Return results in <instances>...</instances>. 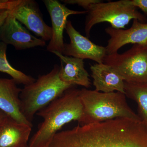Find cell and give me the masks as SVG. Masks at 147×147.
Segmentation results:
<instances>
[{"label":"cell","instance_id":"cell-1","mask_svg":"<svg viewBox=\"0 0 147 147\" xmlns=\"http://www.w3.org/2000/svg\"><path fill=\"white\" fill-rule=\"evenodd\" d=\"M45 147H147V125L119 118L58 132Z\"/></svg>","mask_w":147,"mask_h":147},{"label":"cell","instance_id":"cell-2","mask_svg":"<svg viewBox=\"0 0 147 147\" xmlns=\"http://www.w3.org/2000/svg\"><path fill=\"white\" fill-rule=\"evenodd\" d=\"M73 87L36 113L43 121L31 138L29 147H45L66 124L73 121L79 123L83 115V106L80 90Z\"/></svg>","mask_w":147,"mask_h":147},{"label":"cell","instance_id":"cell-3","mask_svg":"<svg viewBox=\"0 0 147 147\" xmlns=\"http://www.w3.org/2000/svg\"><path fill=\"white\" fill-rule=\"evenodd\" d=\"M80 96L83 106L81 125L119 118L142 120L129 107L122 93H104L84 88L80 90Z\"/></svg>","mask_w":147,"mask_h":147},{"label":"cell","instance_id":"cell-4","mask_svg":"<svg viewBox=\"0 0 147 147\" xmlns=\"http://www.w3.org/2000/svg\"><path fill=\"white\" fill-rule=\"evenodd\" d=\"M60 68L59 66L55 65L49 73L39 75L34 82L24 86L21 90V112L31 123L38 112L74 87L61 80L59 76Z\"/></svg>","mask_w":147,"mask_h":147},{"label":"cell","instance_id":"cell-5","mask_svg":"<svg viewBox=\"0 0 147 147\" xmlns=\"http://www.w3.org/2000/svg\"><path fill=\"white\" fill-rule=\"evenodd\" d=\"M85 24V32L89 37L95 25L108 22L111 27L117 29H124L132 19H137L146 23V17L139 12L132 4L131 0L99 3L93 4L88 9Z\"/></svg>","mask_w":147,"mask_h":147},{"label":"cell","instance_id":"cell-6","mask_svg":"<svg viewBox=\"0 0 147 147\" xmlns=\"http://www.w3.org/2000/svg\"><path fill=\"white\" fill-rule=\"evenodd\" d=\"M103 63L112 67L125 82L147 85V45L134 44L123 53L107 55Z\"/></svg>","mask_w":147,"mask_h":147},{"label":"cell","instance_id":"cell-7","mask_svg":"<svg viewBox=\"0 0 147 147\" xmlns=\"http://www.w3.org/2000/svg\"><path fill=\"white\" fill-rule=\"evenodd\" d=\"M65 30L70 42L65 43L62 54L84 60H91L96 63H103L107 55L105 47L95 44L88 38L82 35L76 30L71 21H67Z\"/></svg>","mask_w":147,"mask_h":147},{"label":"cell","instance_id":"cell-8","mask_svg":"<svg viewBox=\"0 0 147 147\" xmlns=\"http://www.w3.org/2000/svg\"><path fill=\"white\" fill-rule=\"evenodd\" d=\"M50 14L52 23V37L47 46L49 52H57L63 54L65 43L63 32L68 20L71 15L87 13L86 11H76L69 9L57 0L42 1Z\"/></svg>","mask_w":147,"mask_h":147},{"label":"cell","instance_id":"cell-9","mask_svg":"<svg viewBox=\"0 0 147 147\" xmlns=\"http://www.w3.org/2000/svg\"><path fill=\"white\" fill-rule=\"evenodd\" d=\"M9 13L29 31L45 41H50L52 28L45 23L38 5L33 0H20Z\"/></svg>","mask_w":147,"mask_h":147},{"label":"cell","instance_id":"cell-10","mask_svg":"<svg viewBox=\"0 0 147 147\" xmlns=\"http://www.w3.org/2000/svg\"><path fill=\"white\" fill-rule=\"evenodd\" d=\"M0 41L7 45H12L17 50L46 45L45 41L31 34L9 13L0 29Z\"/></svg>","mask_w":147,"mask_h":147},{"label":"cell","instance_id":"cell-11","mask_svg":"<svg viewBox=\"0 0 147 147\" xmlns=\"http://www.w3.org/2000/svg\"><path fill=\"white\" fill-rule=\"evenodd\" d=\"M110 37L105 47L107 55L118 53L122 47L127 44L147 45V23L134 19L129 28L117 29L111 27L105 29Z\"/></svg>","mask_w":147,"mask_h":147},{"label":"cell","instance_id":"cell-12","mask_svg":"<svg viewBox=\"0 0 147 147\" xmlns=\"http://www.w3.org/2000/svg\"><path fill=\"white\" fill-rule=\"evenodd\" d=\"M13 79L0 78V111L14 120L33 127L22 114L20 94L21 89Z\"/></svg>","mask_w":147,"mask_h":147},{"label":"cell","instance_id":"cell-13","mask_svg":"<svg viewBox=\"0 0 147 147\" xmlns=\"http://www.w3.org/2000/svg\"><path fill=\"white\" fill-rule=\"evenodd\" d=\"M60 60L59 76L62 82L74 86L76 85L88 88L91 85L90 75L84 67V60L65 56L53 52Z\"/></svg>","mask_w":147,"mask_h":147},{"label":"cell","instance_id":"cell-14","mask_svg":"<svg viewBox=\"0 0 147 147\" xmlns=\"http://www.w3.org/2000/svg\"><path fill=\"white\" fill-rule=\"evenodd\" d=\"M90 68L95 90L104 93L118 92L125 94L124 81L112 67L96 63L91 65Z\"/></svg>","mask_w":147,"mask_h":147},{"label":"cell","instance_id":"cell-15","mask_svg":"<svg viewBox=\"0 0 147 147\" xmlns=\"http://www.w3.org/2000/svg\"><path fill=\"white\" fill-rule=\"evenodd\" d=\"M32 127L7 116L0 127V147H29Z\"/></svg>","mask_w":147,"mask_h":147},{"label":"cell","instance_id":"cell-16","mask_svg":"<svg viewBox=\"0 0 147 147\" xmlns=\"http://www.w3.org/2000/svg\"><path fill=\"white\" fill-rule=\"evenodd\" d=\"M125 95L137 102L139 117L147 125V85L124 82Z\"/></svg>","mask_w":147,"mask_h":147},{"label":"cell","instance_id":"cell-17","mask_svg":"<svg viewBox=\"0 0 147 147\" xmlns=\"http://www.w3.org/2000/svg\"><path fill=\"white\" fill-rule=\"evenodd\" d=\"M7 45L0 41V71L9 75L17 84L26 86L34 82L36 79L34 78L11 65L7 58Z\"/></svg>","mask_w":147,"mask_h":147},{"label":"cell","instance_id":"cell-18","mask_svg":"<svg viewBox=\"0 0 147 147\" xmlns=\"http://www.w3.org/2000/svg\"><path fill=\"white\" fill-rule=\"evenodd\" d=\"M62 1L67 4L77 5L82 7L85 9V10L87 11L91 5L100 2L101 1L100 0H64Z\"/></svg>","mask_w":147,"mask_h":147},{"label":"cell","instance_id":"cell-19","mask_svg":"<svg viewBox=\"0 0 147 147\" xmlns=\"http://www.w3.org/2000/svg\"><path fill=\"white\" fill-rule=\"evenodd\" d=\"M20 0H0V11H11L13 9Z\"/></svg>","mask_w":147,"mask_h":147},{"label":"cell","instance_id":"cell-20","mask_svg":"<svg viewBox=\"0 0 147 147\" xmlns=\"http://www.w3.org/2000/svg\"><path fill=\"white\" fill-rule=\"evenodd\" d=\"M132 4L147 15V0H131Z\"/></svg>","mask_w":147,"mask_h":147},{"label":"cell","instance_id":"cell-21","mask_svg":"<svg viewBox=\"0 0 147 147\" xmlns=\"http://www.w3.org/2000/svg\"><path fill=\"white\" fill-rule=\"evenodd\" d=\"M9 14V11H0V29Z\"/></svg>","mask_w":147,"mask_h":147},{"label":"cell","instance_id":"cell-22","mask_svg":"<svg viewBox=\"0 0 147 147\" xmlns=\"http://www.w3.org/2000/svg\"><path fill=\"white\" fill-rule=\"evenodd\" d=\"M7 116L2 111H0V127L3 124Z\"/></svg>","mask_w":147,"mask_h":147}]
</instances>
